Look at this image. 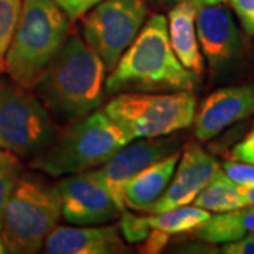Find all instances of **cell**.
<instances>
[{
	"label": "cell",
	"mask_w": 254,
	"mask_h": 254,
	"mask_svg": "<svg viewBox=\"0 0 254 254\" xmlns=\"http://www.w3.org/2000/svg\"><path fill=\"white\" fill-rule=\"evenodd\" d=\"M196 73L180 63L170 44L168 20L153 14L105 79L110 95L141 91H192Z\"/></svg>",
	"instance_id": "obj_1"
},
{
	"label": "cell",
	"mask_w": 254,
	"mask_h": 254,
	"mask_svg": "<svg viewBox=\"0 0 254 254\" xmlns=\"http://www.w3.org/2000/svg\"><path fill=\"white\" fill-rule=\"evenodd\" d=\"M106 68L81 37H68L34 88L50 113L79 120L95 112L103 99Z\"/></svg>",
	"instance_id": "obj_2"
},
{
	"label": "cell",
	"mask_w": 254,
	"mask_h": 254,
	"mask_svg": "<svg viewBox=\"0 0 254 254\" xmlns=\"http://www.w3.org/2000/svg\"><path fill=\"white\" fill-rule=\"evenodd\" d=\"M68 16L54 0H23L4 72L28 91H34L68 34Z\"/></svg>",
	"instance_id": "obj_3"
},
{
	"label": "cell",
	"mask_w": 254,
	"mask_h": 254,
	"mask_svg": "<svg viewBox=\"0 0 254 254\" xmlns=\"http://www.w3.org/2000/svg\"><path fill=\"white\" fill-rule=\"evenodd\" d=\"M130 143L105 110L76 120L30 160V167L51 177H65L100 167Z\"/></svg>",
	"instance_id": "obj_4"
},
{
	"label": "cell",
	"mask_w": 254,
	"mask_h": 254,
	"mask_svg": "<svg viewBox=\"0 0 254 254\" xmlns=\"http://www.w3.org/2000/svg\"><path fill=\"white\" fill-rule=\"evenodd\" d=\"M61 216L57 185L34 174L23 173L3 210L0 235L10 253H37L58 226Z\"/></svg>",
	"instance_id": "obj_5"
},
{
	"label": "cell",
	"mask_w": 254,
	"mask_h": 254,
	"mask_svg": "<svg viewBox=\"0 0 254 254\" xmlns=\"http://www.w3.org/2000/svg\"><path fill=\"white\" fill-rule=\"evenodd\" d=\"M105 113L120 126L130 141L170 136L193 123L196 98L192 91L122 92L108 102Z\"/></svg>",
	"instance_id": "obj_6"
},
{
	"label": "cell",
	"mask_w": 254,
	"mask_h": 254,
	"mask_svg": "<svg viewBox=\"0 0 254 254\" xmlns=\"http://www.w3.org/2000/svg\"><path fill=\"white\" fill-rule=\"evenodd\" d=\"M58 131L50 110L36 93L10 78H0V148L20 160H31Z\"/></svg>",
	"instance_id": "obj_7"
},
{
	"label": "cell",
	"mask_w": 254,
	"mask_h": 254,
	"mask_svg": "<svg viewBox=\"0 0 254 254\" xmlns=\"http://www.w3.org/2000/svg\"><path fill=\"white\" fill-rule=\"evenodd\" d=\"M145 0H103L83 18V38L112 71L144 26Z\"/></svg>",
	"instance_id": "obj_8"
},
{
	"label": "cell",
	"mask_w": 254,
	"mask_h": 254,
	"mask_svg": "<svg viewBox=\"0 0 254 254\" xmlns=\"http://www.w3.org/2000/svg\"><path fill=\"white\" fill-rule=\"evenodd\" d=\"M57 190L64 219L72 225L108 223L123 213L93 171L65 175L57 184Z\"/></svg>",
	"instance_id": "obj_9"
},
{
	"label": "cell",
	"mask_w": 254,
	"mask_h": 254,
	"mask_svg": "<svg viewBox=\"0 0 254 254\" xmlns=\"http://www.w3.org/2000/svg\"><path fill=\"white\" fill-rule=\"evenodd\" d=\"M178 144L180 140L177 137L163 136L140 138L136 143L130 141V144L123 145L106 163L102 164L99 170H93V174L109 190L122 212H126L123 200L125 187L148 165L175 153Z\"/></svg>",
	"instance_id": "obj_10"
},
{
	"label": "cell",
	"mask_w": 254,
	"mask_h": 254,
	"mask_svg": "<svg viewBox=\"0 0 254 254\" xmlns=\"http://www.w3.org/2000/svg\"><path fill=\"white\" fill-rule=\"evenodd\" d=\"M219 170L220 165L212 155L196 143H190L178 160L167 190L147 213H160L177 206L190 205Z\"/></svg>",
	"instance_id": "obj_11"
},
{
	"label": "cell",
	"mask_w": 254,
	"mask_h": 254,
	"mask_svg": "<svg viewBox=\"0 0 254 254\" xmlns=\"http://www.w3.org/2000/svg\"><path fill=\"white\" fill-rule=\"evenodd\" d=\"M254 113V85L229 86L209 95L195 115V137L208 141Z\"/></svg>",
	"instance_id": "obj_12"
},
{
	"label": "cell",
	"mask_w": 254,
	"mask_h": 254,
	"mask_svg": "<svg viewBox=\"0 0 254 254\" xmlns=\"http://www.w3.org/2000/svg\"><path fill=\"white\" fill-rule=\"evenodd\" d=\"M196 36L203 55L213 68L230 61L239 50V33L235 20L222 4L198 9Z\"/></svg>",
	"instance_id": "obj_13"
},
{
	"label": "cell",
	"mask_w": 254,
	"mask_h": 254,
	"mask_svg": "<svg viewBox=\"0 0 254 254\" xmlns=\"http://www.w3.org/2000/svg\"><path fill=\"white\" fill-rule=\"evenodd\" d=\"M50 254H119L128 252L116 226H57L46 239Z\"/></svg>",
	"instance_id": "obj_14"
},
{
	"label": "cell",
	"mask_w": 254,
	"mask_h": 254,
	"mask_svg": "<svg viewBox=\"0 0 254 254\" xmlns=\"http://www.w3.org/2000/svg\"><path fill=\"white\" fill-rule=\"evenodd\" d=\"M181 153L177 150L154 164L148 165L127 184L123 190L126 208L137 212H148L150 208L161 198L164 190L171 182Z\"/></svg>",
	"instance_id": "obj_15"
},
{
	"label": "cell",
	"mask_w": 254,
	"mask_h": 254,
	"mask_svg": "<svg viewBox=\"0 0 254 254\" xmlns=\"http://www.w3.org/2000/svg\"><path fill=\"white\" fill-rule=\"evenodd\" d=\"M196 13L198 9L190 1L177 3L168 14V37L184 68L199 75L203 71V60L196 37Z\"/></svg>",
	"instance_id": "obj_16"
},
{
	"label": "cell",
	"mask_w": 254,
	"mask_h": 254,
	"mask_svg": "<svg viewBox=\"0 0 254 254\" xmlns=\"http://www.w3.org/2000/svg\"><path fill=\"white\" fill-rule=\"evenodd\" d=\"M193 205L208 212H227L246 206V200L236 185L220 168L208 185L193 199Z\"/></svg>",
	"instance_id": "obj_17"
},
{
	"label": "cell",
	"mask_w": 254,
	"mask_h": 254,
	"mask_svg": "<svg viewBox=\"0 0 254 254\" xmlns=\"http://www.w3.org/2000/svg\"><path fill=\"white\" fill-rule=\"evenodd\" d=\"M250 233L246 208L219 212L199 227L195 229V235L209 243H229L239 240Z\"/></svg>",
	"instance_id": "obj_18"
},
{
	"label": "cell",
	"mask_w": 254,
	"mask_h": 254,
	"mask_svg": "<svg viewBox=\"0 0 254 254\" xmlns=\"http://www.w3.org/2000/svg\"><path fill=\"white\" fill-rule=\"evenodd\" d=\"M144 216L145 225L151 230H160L171 237L173 235L192 232L200 225H203L212 215L210 212L198 206L182 205L168 209L160 213H148Z\"/></svg>",
	"instance_id": "obj_19"
},
{
	"label": "cell",
	"mask_w": 254,
	"mask_h": 254,
	"mask_svg": "<svg viewBox=\"0 0 254 254\" xmlns=\"http://www.w3.org/2000/svg\"><path fill=\"white\" fill-rule=\"evenodd\" d=\"M23 164L17 155L0 148V227L6 203L23 175Z\"/></svg>",
	"instance_id": "obj_20"
},
{
	"label": "cell",
	"mask_w": 254,
	"mask_h": 254,
	"mask_svg": "<svg viewBox=\"0 0 254 254\" xmlns=\"http://www.w3.org/2000/svg\"><path fill=\"white\" fill-rule=\"evenodd\" d=\"M23 0H0V73L4 72V60L17 27Z\"/></svg>",
	"instance_id": "obj_21"
},
{
	"label": "cell",
	"mask_w": 254,
	"mask_h": 254,
	"mask_svg": "<svg viewBox=\"0 0 254 254\" xmlns=\"http://www.w3.org/2000/svg\"><path fill=\"white\" fill-rule=\"evenodd\" d=\"M120 232H122V236L130 243H138L141 240H145V237L150 235V229L145 225L144 216L133 215L128 212L122 213Z\"/></svg>",
	"instance_id": "obj_22"
},
{
	"label": "cell",
	"mask_w": 254,
	"mask_h": 254,
	"mask_svg": "<svg viewBox=\"0 0 254 254\" xmlns=\"http://www.w3.org/2000/svg\"><path fill=\"white\" fill-rule=\"evenodd\" d=\"M223 173L229 180L235 182L239 187L254 185V164L237 163V161H226L222 167Z\"/></svg>",
	"instance_id": "obj_23"
},
{
	"label": "cell",
	"mask_w": 254,
	"mask_h": 254,
	"mask_svg": "<svg viewBox=\"0 0 254 254\" xmlns=\"http://www.w3.org/2000/svg\"><path fill=\"white\" fill-rule=\"evenodd\" d=\"M245 28L246 34L254 36V0H229Z\"/></svg>",
	"instance_id": "obj_24"
},
{
	"label": "cell",
	"mask_w": 254,
	"mask_h": 254,
	"mask_svg": "<svg viewBox=\"0 0 254 254\" xmlns=\"http://www.w3.org/2000/svg\"><path fill=\"white\" fill-rule=\"evenodd\" d=\"M71 20L83 17L89 10L103 0H54Z\"/></svg>",
	"instance_id": "obj_25"
},
{
	"label": "cell",
	"mask_w": 254,
	"mask_h": 254,
	"mask_svg": "<svg viewBox=\"0 0 254 254\" xmlns=\"http://www.w3.org/2000/svg\"><path fill=\"white\" fill-rule=\"evenodd\" d=\"M232 157L236 161L254 164V126L246 137L232 150Z\"/></svg>",
	"instance_id": "obj_26"
},
{
	"label": "cell",
	"mask_w": 254,
	"mask_h": 254,
	"mask_svg": "<svg viewBox=\"0 0 254 254\" xmlns=\"http://www.w3.org/2000/svg\"><path fill=\"white\" fill-rule=\"evenodd\" d=\"M222 253L226 254H254V235L247 233L239 240L225 243Z\"/></svg>",
	"instance_id": "obj_27"
},
{
	"label": "cell",
	"mask_w": 254,
	"mask_h": 254,
	"mask_svg": "<svg viewBox=\"0 0 254 254\" xmlns=\"http://www.w3.org/2000/svg\"><path fill=\"white\" fill-rule=\"evenodd\" d=\"M170 236L165 235L163 232L160 230H151L150 235L145 237L144 240V246H143V253H148V254H154L161 252L164 249V246L167 245Z\"/></svg>",
	"instance_id": "obj_28"
},
{
	"label": "cell",
	"mask_w": 254,
	"mask_h": 254,
	"mask_svg": "<svg viewBox=\"0 0 254 254\" xmlns=\"http://www.w3.org/2000/svg\"><path fill=\"white\" fill-rule=\"evenodd\" d=\"M243 198L246 200V206H254V185L247 187H239Z\"/></svg>",
	"instance_id": "obj_29"
},
{
	"label": "cell",
	"mask_w": 254,
	"mask_h": 254,
	"mask_svg": "<svg viewBox=\"0 0 254 254\" xmlns=\"http://www.w3.org/2000/svg\"><path fill=\"white\" fill-rule=\"evenodd\" d=\"M192 3L196 9H200L203 6H213V4H222V3H226L229 0H187Z\"/></svg>",
	"instance_id": "obj_30"
},
{
	"label": "cell",
	"mask_w": 254,
	"mask_h": 254,
	"mask_svg": "<svg viewBox=\"0 0 254 254\" xmlns=\"http://www.w3.org/2000/svg\"><path fill=\"white\" fill-rule=\"evenodd\" d=\"M9 253H10L9 247H7V245H6L4 239H3L1 235H0V254H9Z\"/></svg>",
	"instance_id": "obj_31"
},
{
	"label": "cell",
	"mask_w": 254,
	"mask_h": 254,
	"mask_svg": "<svg viewBox=\"0 0 254 254\" xmlns=\"http://www.w3.org/2000/svg\"><path fill=\"white\" fill-rule=\"evenodd\" d=\"M158 3H175V1H180V0H154Z\"/></svg>",
	"instance_id": "obj_32"
}]
</instances>
